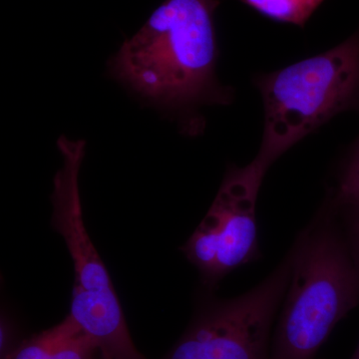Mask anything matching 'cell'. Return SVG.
Instances as JSON below:
<instances>
[{
	"label": "cell",
	"mask_w": 359,
	"mask_h": 359,
	"mask_svg": "<svg viewBox=\"0 0 359 359\" xmlns=\"http://www.w3.org/2000/svg\"><path fill=\"white\" fill-rule=\"evenodd\" d=\"M264 130L257 159L269 168L334 116L359 111V29L330 49L256 80Z\"/></svg>",
	"instance_id": "obj_3"
},
{
	"label": "cell",
	"mask_w": 359,
	"mask_h": 359,
	"mask_svg": "<svg viewBox=\"0 0 359 359\" xmlns=\"http://www.w3.org/2000/svg\"><path fill=\"white\" fill-rule=\"evenodd\" d=\"M6 359H101L96 342L68 314L55 327L22 340Z\"/></svg>",
	"instance_id": "obj_7"
},
{
	"label": "cell",
	"mask_w": 359,
	"mask_h": 359,
	"mask_svg": "<svg viewBox=\"0 0 359 359\" xmlns=\"http://www.w3.org/2000/svg\"><path fill=\"white\" fill-rule=\"evenodd\" d=\"M268 170L257 158L245 167L230 168L209 212L181 248L207 289L259 257L256 205Z\"/></svg>",
	"instance_id": "obj_6"
},
{
	"label": "cell",
	"mask_w": 359,
	"mask_h": 359,
	"mask_svg": "<svg viewBox=\"0 0 359 359\" xmlns=\"http://www.w3.org/2000/svg\"><path fill=\"white\" fill-rule=\"evenodd\" d=\"M351 359H359V346L358 348H356V351H354L353 355L351 356Z\"/></svg>",
	"instance_id": "obj_11"
},
{
	"label": "cell",
	"mask_w": 359,
	"mask_h": 359,
	"mask_svg": "<svg viewBox=\"0 0 359 359\" xmlns=\"http://www.w3.org/2000/svg\"><path fill=\"white\" fill-rule=\"evenodd\" d=\"M245 6L276 22L304 27L325 0H241Z\"/></svg>",
	"instance_id": "obj_8"
},
{
	"label": "cell",
	"mask_w": 359,
	"mask_h": 359,
	"mask_svg": "<svg viewBox=\"0 0 359 359\" xmlns=\"http://www.w3.org/2000/svg\"><path fill=\"white\" fill-rule=\"evenodd\" d=\"M355 205H359V137L342 162L332 200L335 210Z\"/></svg>",
	"instance_id": "obj_9"
},
{
	"label": "cell",
	"mask_w": 359,
	"mask_h": 359,
	"mask_svg": "<svg viewBox=\"0 0 359 359\" xmlns=\"http://www.w3.org/2000/svg\"><path fill=\"white\" fill-rule=\"evenodd\" d=\"M292 276L287 255L247 294L207 302L163 359H271V328Z\"/></svg>",
	"instance_id": "obj_5"
},
{
	"label": "cell",
	"mask_w": 359,
	"mask_h": 359,
	"mask_svg": "<svg viewBox=\"0 0 359 359\" xmlns=\"http://www.w3.org/2000/svg\"><path fill=\"white\" fill-rule=\"evenodd\" d=\"M219 0H165L110 60L116 79L172 109L229 104L216 77Z\"/></svg>",
	"instance_id": "obj_1"
},
{
	"label": "cell",
	"mask_w": 359,
	"mask_h": 359,
	"mask_svg": "<svg viewBox=\"0 0 359 359\" xmlns=\"http://www.w3.org/2000/svg\"><path fill=\"white\" fill-rule=\"evenodd\" d=\"M57 146L63 166L54 178L52 226L74 264L69 316L96 342L101 359H146L135 347L109 273L85 226L79 172L86 143L61 136Z\"/></svg>",
	"instance_id": "obj_4"
},
{
	"label": "cell",
	"mask_w": 359,
	"mask_h": 359,
	"mask_svg": "<svg viewBox=\"0 0 359 359\" xmlns=\"http://www.w3.org/2000/svg\"><path fill=\"white\" fill-rule=\"evenodd\" d=\"M334 211L341 212L344 218L342 230L346 236L347 245L351 250L354 263L359 271V205L341 208Z\"/></svg>",
	"instance_id": "obj_10"
},
{
	"label": "cell",
	"mask_w": 359,
	"mask_h": 359,
	"mask_svg": "<svg viewBox=\"0 0 359 359\" xmlns=\"http://www.w3.org/2000/svg\"><path fill=\"white\" fill-rule=\"evenodd\" d=\"M292 276L271 344V359H314L359 304V271L330 212L302 233L290 252Z\"/></svg>",
	"instance_id": "obj_2"
}]
</instances>
